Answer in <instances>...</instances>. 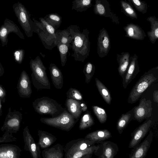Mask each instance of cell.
Segmentation results:
<instances>
[{
    "label": "cell",
    "mask_w": 158,
    "mask_h": 158,
    "mask_svg": "<svg viewBox=\"0 0 158 158\" xmlns=\"http://www.w3.org/2000/svg\"><path fill=\"white\" fill-rule=\"evenodd\" d=\"M66 29L73 39L70 46L73 51L72 56L75 60L83 62L89 56L90 51L89 32L87 29L81 32L79 27L76 25H71Z\"/></svg>",
    "instance_id": "1"
},
{
    "label": "cell",
    "mask_w": 158,
    "mask_h": 158,
    "mask_svg": "<svg viewBox=\"0 0 158 158\" xmlns=\"http://www.w3.org/2000/svg\"><path fill=\"white\" fill-rule=\"evenodd\" d=\"M85 138H78L67 143L64 148L65 158H90L99 148V145Z\"/></svg>",
    "instance_id": "2"
},
{
    "label": "cell",
    "mask_w": 158,
    "mask_h": 158,
    "mask_svg": "<svg viewBox=\"0 0 158 158\" xmlns=\"http://www.w3.org/2000/svg\"><path fill=\"white\" fill-rule=\"evenodd\" d=\"M40 21L33 18L34 23L33 32L37 34L45 48L51 50L56 46V31L54 28L44 18H39Z\"/></svg>",
    "instance_id": "3"
},
{
    "label": "cell",
    "mask_w": 158,
    "mask_h": 158,
    "mask_svg": "<svg viewBox=\"0 0 158 158\" xmlns=\"http://www.w3.org/2000/svg\"><path fill=\"white\" fill-rule=\"evenodd\" d=\"M32 71V82L38 89H51V84L46 72V67L39 56L35 59H31L30 62Z\"/></svg>",
    "instance_id": "4"
},
{
    "label": "cell",
    "mask_w": 158,
    "mask_h": 158,
    "mask_svg": "<svg viewBox=\"0 0 158 158\" xmlns=\"http://www.w3.org/2000/svg\"><path fill=\"white\" fill-rule=\"evenodd\" d=\"M158 66L145 72L136 82L131 90L128 99V102L133 104L140 98L143 92L158 78L155 72Z\"/></svg>",
    "instance_id": "5"
},
{
    "label": "cell",
    "mask_w": 158,
    "mask_h": 158,
    "mask_svg": "<svg viewBox=\"0 0 158 158\" xmlns=\"http://www.w3.org/2000/svg\"><path fill=\"white\" fill-rule=\"evenodd\" d=\"M33 106L36 112L40 115H49L52 117L57 116L65 108L53 99L47 97L36 99L33 102Z\"/></svg>",
    "instance_id": "6"
},
{
    "label": "cell",
    "mask_w": 158,
    "mask_h": 158,
    "mask_svg": "<svg viewBox=\"0 0 158 158\" xmlns=\"http://www.w3.org/2000/svg\"><path fill=\"white\" fill-rule=\"evenodd\" d=\"M40 120L47 125L67 131H70L78 120L69 113L66 108L57 116L42 117Z\"/></svg>",
    "instance_id": "7"
},
{
    "label": "cell",
    "mask_w": 158,
    "mask_h": 158,
    "mask_svg": "<svg viewBox=\"0 0 158 158\" xmlns=\"http://www.w3.org/2000/svg\"><path fill=\"white\" fill-rule=\"evenodd\" d=\"M12 8L26 35L28 37H31L33 32L34 23L31 19V14L24 5L19 2L15 3Z\"/></svg>",
    "instance_id": "8"
},
{
    "label": "cell",
    "mask_w": 158,
    "mask_h": 158,
    "mask_svg": "<svg viewBox=\"0 0 158 158\" xmlns=\"http://www.w3.org/2000/svg\"><path fill=\"white\" fill-rule=\"evenodd\" d=\"M10 33H15L22 39H25L23 34L17 25L11 20L6 19L0 27V40L2 47L7 45L8 35Z\"/></svg>",
    "instance_id": "9"
},
{
    "label": "cell",
    "mask_w": 158,
    "mask_h": 158,
    "mask_svg": "<svg viewBox=\"0 0 158 158\" xmlns=\"http://www.w3.org/2000/svg\"><path fill=\"white\" fill-rule=\"evenodd\" d=\"M10 109V108L1 129L2 131L5 130L6 132L11 134L16 133L19 131L23 118L20 113L16 111L11 112Z\"/></svg>",
    "instance_id": "10"
},
{
    "label": "cell",
    "mask_w": 158,
    "mask_h": 158,
    "mask_svg": "<svg viewBox=\"0 0 158 158\" xmlns=\"http://www.w3.org/2000/svg\"><path fill=\"white\" fill-rule=\"evenodd\" d=\"M152 102L150 99L143 98L140 100L139 104L134 107L133 120L141 122L152 116Z\"/></svg>",
    "instance_id": "11"
},
{
    "label": "cell",
    "mask_w": 158,
    "mask_h": 158,
    "mask_svg": "<svg viewBox=\"0 0 158 158\" xmlns=\"http://www.w3.org/2000/svg\"><path fill=\"white\" fill-rule=\"evenodd\" d=\"M23 135L24 142V149L28 151L33 158H41V150L38 143L35 141L28 126L24 128Z\"/></svg>",
    "instance_id": "12"
},
{
    "label": "cell",
    "mask_w": 158,
    "mask_h": 158,
    "mask_svg": "<svg viewBox=\"0 0 158 158\" xmlns=\"http://www.w3.org/2000/svg\"><path fill=\"white\" fill-rule=\"evenodd\" d=\"M152 125V120L146 119L136 128L131 134L132 138L130 142L129 148H133L140 143L150 130Z\"/></svg>",
    "instance_id": "13"
},
{
    "label": "cell",
    "mask_w": 158,
    "mask_h": 158,
    "mask_svg": "<svg viewBox=\"0 0 158 158\" xmlns=\"http://www.w3.org/2000/svg\"><path fill=\"white\" fill-rule=\"evenodd\" d=\"M140 71L138 56L136 54H135L130 56L128 67L124 75L122 77L123 85L124 89L127 88L129 83Z\"/></svg>",
    "instance_id": "14"
},
{
    "label": "cell",
    "mask_w": 158,
    "mask_h": 158,
    "mask_svg": "<svg viewBox=\"0 0 158 158\" xmlns=\"http://www.w3.org/2000/svg\"><path fill=\"white\" fill-rule=\"evenodd\" d=\"M153 134L151 130L141 143L133 148L129 156V158H143L147 154L153 140Z\"/></svg>",
    "instance_id": "15"
},
{
    "label": "cell",
    "mask_w": 158,
    "mask_h": 158,
    "mask_svg": "<svg viewBox=\"0 0 158 158\" xmlns=\"http://www.w3.org/2000/svg\"><path fill=\"white\" fill-rule=\"evenodd\" d=\"M97 52L99 56L102 58L107 56L110 49V37L104 28L101 30L98 37Z\"/></svg>",
    "instance_id": "16"
},
{
    "label": "cell",
    "mask_w": 158,
    "mask_h": 158,
    "mask_svg": "<svg viewBox=\"0 0 158 158\" xmlns=\"http://www.w3.org/2000/svg\"><path fill=\"white\" fill-rule=\"evenodd\" d=\"M17 88L21 97L29 98L31 96L32 93L31 81L28 74L24 70L21 74Z\"/></svg>",
    "instance_id": "17"
},
{
    "label": "cell",
    "mask_w": 158,
    "mask_h": 158,
    "mask_svg": "<svg viewBox=\"0 0 158 158\" xmlns=\"http://www.w3.org/2000/svg\"><path fill=\"white\" fill-rule=\"evenodd\" d=\"M21 149L17 145L8 144L0 145V158H19Z\"/></svg>",
    "instance_id": "18"
},
{
    "label": "cell",
    "mask_w": 158,
    "mask_h": 158,
    "mask_svg": "<svg viewBox=\"0 0 158 158\" xmlns=\"http://www.w3.org/2000/svg\"><path fill=\"white\" fill-rule=\"evenodd\" d=\"M52 83L57 89H61L63 86V76L60 70L54 63H51L49 67Z\"/></svg>",
    "instance_id": "19"
},
{
    "label": "cell",
    "mask_w": 158,
    "mask_h": 158,
    "mask_svg": "<svg viewBox=\"0 0 158 158\" xmlns=\"http://www.w3.org/2000/svg\"><path fill=\"white\" fill-rule=\"evenodd\" d=\"M124 29L126 33V36L132 39L142 40L146 37L144 32L139 26L134 24H129Z\"/></svg>",
    "instance_id": "20"
},
{
    "label": "cell",
    "mask_w": 158,
    "mask_h": 158,
    "mask_svg": "<svg viewBox=\"0 0 158 158\" xmlns=\"http://www.w3.org/2000/svg\"><path fill=\"white\" fill-rule=\"evenodd\" d=\"M102 144V153L99 157L114 158L118 151L117 145L110 141H102L97 143Z\"/></svg>",
    "instance_id": "21"
},
{
    "label": "cell",
    "mask_w": 158,
    "mask_h": 158,
    "mask_svg": "<svg viewBox=\"0 0 158 158\" xmlns=\"http://www.w3.org/2000/svg\"><path fill=\"white\" fill-rule=\"evenodd\" d=\"M64 149L62 145L57 143L44 149L42 152V156L44 158H62L64 156Z\"/></svg>",
    "instance_id": "22"
},
{
    "label": "cell",
    "mask_w": 158,
    "mask_h": 158,
    "mask_svg": "<svg viewBox=\"0 0 158 158\" xmlns=\"http://www.w3.org/2000/svg\"><path fill=\"white\" fill-rule=\"evenodd\" d=\"M38 135V143L42 149H44L49 148L57 139L56 137L52 134L44 131L39 130Z\"/></svg>",
    "instance_id": "23"
},
{
    "label": "cell",
    "mask_w": 158,
    "mask_h": 158,
    "mask_svg": "<svg viewBox=\"0 0 158 158\" xmlns=\"http://www.w3.org/2000/svg\"><path fill=\"white\" fill-rule=\"evenodd\" d=\"M130 55L128 52L117 54L116 60L118 64V71L122 77L125 73L130 63Z\"/></svg>",
    "instance_id": "24"
},
{
    "label": "cell",
    "mask_w": 158,
    "mask_h": 158,
    "mask_svg": "<svg viewBox=\"0 0 158 158\" xmlns=\"http://www.w3.org/2000/svg\"><path fill=\"white\" fill-rule=\"evenodd\" d=\"M112 137L111 133L107 129L97 130L88 134L85 138L95 143L105 141Z\"/></svg>",
    "instance_id": "25"
},
{
    "label": "cell",
    "mask_w": 158,
    "mask_h": 158,
    "mask_svg": "<svg viewBox=\"0 0 158 158\" xmlns=\"http://www.w3.org/2000/svg\"><path fill=\"white\" fill-rule=\"evenodd\" d=\"M65 106L68 112L78 120L82 112L81 108V101L67 98Z\"/></svg>",
    "instance_id": "26"
},
{
    "label": "cell",
    "mask_w": 158,
    "mask_h": 158,
    "mask_svg": "<svg viewBox=\"0 0 158 158\" xmlns=\"http://www.w3.org/2000/svg\"><path fill=\"white\" fill-rule=\"evenodd\" d=\"M134 108L125 114H123L118 121L117 128L119 134H121L123 130L130 122L133 120Z\"/></svg>",
    "instance_id": "27"
},
{
    "label": "cell",
    "mask_w": 158,
    "mask_h": 158,
    "mask_svg": "<svg viewBox=\"0 0 158 158\" xmlns=\"http://www.w3.org/2000/svg\"><path fill=\"white\" fill-rule=\"evenodd\" d=\"M72 37L70 32L66 29L57 30L56 31V44H63L69 45L72 40Z\"/></svg>",
    "instance_id": "28"
},
{
    "label": "cell",
    "mask_w": 158,
    "mask_h": 158,
    "mask_svg": "<svg viewBox=\"0 0 158 158\" xmlns=\"http://www.w3.org/2000/svg\"><path fill=\"white\" fill-rule=\"evenodd\" d=\"M95 81L96 87L101 95L107 104L110 105L112 98L109 90L97 78H95Z\"/></svg>",
    "instance_id": "29"
},
{
    "label": "cell",
    "mask_w": 158,
    "mask_h": 158,
    "mask_svg": "<svg viewBox=\"0 0 158 158\" xmlns=\"http://www.w3.org/2000/svg\"><path fill=\"white\" fill-rule=\"evenodd\" d=\"M94 123V120L90 112L86 110L81 118L79 128L81 130H84L91 127Z\"/></svg>",
    "instance_id": "30"
},
{
    "label": "cell",
    "mask_w": 158,
    "mask_h": 158,
    "mask_svg": "<svg viewBox=\"0 0 158 158\" xmlns=\"http://www.w3.org/2000/svg\"><path fill=\"white\" fill-rule=\"evenodd\" d=\"M92 0H74L72 2V10L82 12L86 10L92 5Z\"/></svg>",
    "instance_id": "31"
},
{
    "label": "cell",
    "mask_w": 158,
    "mask_h": 158,
    "mask_svg": "<svg viewBox=\"0 0 158 158\" xmlns=\"http://www.w3.org/2000/svg\"><path fill=\"white\" fill-rule=\"evenodd\" d=\"M43 18L56 30L59 27L62 23V17L56 13L47 14Z\"/></svg>",
    "instance_id": "32"
},
{
    "label": "cell",
    "mask_w": 158,
    "mask_h": 158,
    "mask_svg": "<svg viewBox=\"0 0 158 158\" xmlns=\"http://www.w3.org/2000/svg\"><path fill=\"white\" fill-rule=\"evenodd\" d=\"M94 65L90 62H88L84 66L83 72L85 75V82L88 84L92 78L95 71Z\"/></svg>",
    "instance_id": "33"
},
{
    "label": "cell",
    "mask_w": 158,
    "mask_h": 158,
    "mask_svg": "<svg viewBox=\"0 0 158 158\" xmlns=\"http://www.w3.org/2000/svg\"><path fill=\"white\" fill-rule=\"evenodd\" d=\"M59 51L60 59L61 64L62 67L65 64L67 60V54L70 46L63 44H56Z\"/></svg>",
    "instance_id": "34"
},
{
    "label": "cell",
    "mask_w": 158,
    "mask_h": 158,
    "mask_svg": "<svg viewBox=\"0 0 158 158\" xmlns=\"http://www.w3.org/2000/svg\"><path fill=\"white\" fill-rule=\"evenodd\" d=\"M93 112L101 123H105L107 119V115L105 110L97 106L92 107Z\"/></svg>",
    "instance_id": "35"
},
{
    "label": "cell",
    "mask_w": 158,
    "mask_h": 158,
    "mask_svg": "<svg viewBox=\"0 0 158 158\" xmlns=\"http://www.w3.org/2000/svg\"><path fill=\"white\" fill-rule=\"evenodd\" d=\"M147 35L150 41L154 44L158 39V27L157 22L152 23L151 24V30L147 32Z\"/></svg>",
    "instance_id": "36"
},
{
    "label": "cell",
    "mask_w": 158,
    "mask_h": 158,
    "mask_svg": "<svg viewBox=\"0 0 158 158\" xmlns=\"http://www.w3.org/2000/svg\"><path fill=\"white\" fill-rule=\"evenodd\" d=\"M68 98L72 99L78 101H81L83 99L82 95L81 92L77 89L70 88L66 93Z\"/></svg>",
    "instance_id": "37"
},
{
    "label": "cell",
    "mask_w": 158,
    "mask_h": 158,
    "mask_svg": "<svg viewBox=\"0 0 158 158\" xmlns=\"http://www.w3.org/2000/svg\"><path fill=\"white\" fill-rule=\"evenodd\" d=\"M25 54V51L22 49L15 50L13 53V55L15 60L18 64L22 62Z\"/></svg>",
    "instance_id": "38"
},
{
    "label": "cell",
    "mask_w": 158,
    "mask_h": 158,
    "mask_svg": "<svg viewBox=\"0 0 158 158\" xmlns=\"http://www.w3.org/2000/svg\"><path fill=\"white\" fill-rule=\"evenodd\" d=\"M3 135L0 136V143L7 142L15 140V137H13L10 134L5 132Z\"/></svg>",
    "instance_id": "39"
},
{
    "label": "cell",
    "mask_w": 158,
    "mask_h": 158,
    "mask_svg": "<svg viewBox=\"0 0 158 158\" xmlns=\"http://www.w3.org/2000/svg\"><path fill=\"white\" fill-rule=\"evenodd\" d=\"M122 6L126 13L133 17H136V15L131 7L127 3L123 2L122 3Z\"/></svg>",
    "instance_id": "40"
},
{
    "label": "cell",
    "mask_w": 158,
    "mask_h": 158,
    "mask_svg": "<svg viewBox=\"0 0 158 158\" xmlns=\"http://www.w3.org/2000/svg\"><path fill=\"white\" fill-rule=\"evenodd\" d=\"M95 10L100 15H103L105 11L104 7L100 4H97L96 5Z\"/></svg>",
    "instance_id": "41"
},
{
    "label": "cell",
    "mask_w": 158,
    "mask_h": 158,
    "mask_svg": "<svg viewBox=\"0 0 158 158\" xmlns=\"http://www.w3.org/2000/svg\"><path fill=\"white\" fill-rule=\"evenodd\" d=\"M132 1L138 10H140L143 8V3L139 0H132Z\"/></svg>",
    "instance_id": "42"
},
{
    "label": "cell",
    "mask_w": 158,
    "mask_h": 158,
    "mask_svg": "<svg viewBox=\"0 0 158 158\" xmlns=\"http://www.w3.org/2000/svg\"><path fill=\"white\" fill-rule=\"evenodd\" d=\"M6 95V92L5 90L0 85V98L2 100L5 98Z\"/></svg>",
    "instance_id": "43"
},
{
    "label": "cell",
    "mask_w": 158,
    "mask_h": 158,
    "mask_svg": "<svg viewBox=\"0 0 158 158\" xmlns=\"http://www.w3.org/2000/svg\"><path fill=\"white\" fill-rule=\"evenodd\" d=\"M81 106L82 112H85L87 110V106L85 102L81 101Z\"/></svg>",
    "instance_id": "44"
},
{
    "label": "cell",
    "mask_w": 158,
    "mask_h": 158,
    "mask_svg": "<svg viewBox=\"0 0 158 158\" xmlns=\"http://www.w3.org/2000/svg\"><path fill=\"white\" fill-rule=\"evenodd\" d=\"M153 100L156 102H158V91L157 90L155 91L153 94Z\"/></svg>",
    "instance_id": "45"
},
{
    "label": "cell",
    "mask_w": 158,
    "mask_h": 158,
    "mask_svg": "<svg viewBox=\"0 0 158 158\" xmlns=\"http://www.w3.org/2000/svg\"><path fill=\"white\" fill-rule=\"evenodd\" d=\"M5 72L2 65L0 62V77L2 76Z\"/></svg>",
    "instance_id": "46"
},
{
    "label": "cell",
    "mask_w": 158,
    "mask_h": 158,
    "mask_svg": "<svg viewBox=\"0 0 158 158\" xmlns=\"http://www.w3.org/2000/svg\"><path fill=\"white\" fill-rule=\"evenodd\" d=\"M1 100H2L0 98V109H1Z\"/></svg>",
    "instance_id": "47"
}]
</instances>
